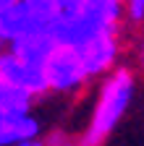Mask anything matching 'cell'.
Here are the masks:
<instances>
[{"instance_id": "obj_1", "label": "cell", "mask_w": 144, "mask_h": 146, "mask_svg": "<svg viewBox=\"0 0 144 146\" xmlns=\"http://www.w3.org/2000/svg\"><path fill=\"white\" fill-rule=\"evenodd\" d=\"M134 94V78L129 70H115L110 78L105 81L102 86V94L94 110V117L89 123V131L84 133L79 146H100L107 133L115 128V123L121 120V115L126 112V107L131 102Z\"/></svg>"}, {"instance_id": "obj_2", "label": "cell", "mask_w": 144, "mask_h": 146, "mask_svg": "<svg viewBox=\"0 0 144 146\" xmlns=\"http://www.w3.org/2000/svg\"><path fill=\"white\" fill-rule=\"evenodd\" d=\"M45 76H47V86L50 89H58V91H66V89H74L79 86L89 73L81 63V55L76 47H68V44H58L52 50V55L45 63Z\"/></svg>"}, {"instance_id": "obj_3", "label": "cell", "mask_w": 144, "mask_h": 146, "mask_svg": "<svg viewBox=\"0 0 144 146\" xmlns=\"http://www.w3.org/2000/svg\"><path fill=\"white\" fill-rule=\"evenodd\" d=\"M0 78L19 86L29 94H42L47 86V76H45V65H34V63H26L21 60L16 52H8V55H0Z\"/></svg>"}, {"instance_id": "obj_4", "label": "cell", "mask_w": 144, "mask_h": 146, "mask_svg": "<svg viewBox=\"0 0 144 146\" xmlns=\"http://www.w3.org/2000/svg\"><path fill=\"white\" fill-rule=\"evenodd\" d=\"M79 55H81V63L86 68V73H102L105 68H110L113 60H115V52H118V44H115V29H107V31H100L94 36H89L84 44L76 47Z\"/></svg>"}, {"instance_id": "obj_5", "label": "cell", "mask_w": 144, "mask_h": 146, "mask_svg": "<svg viewBox=\"0 0 144 146\" xmlns=\"http://www.w3.org/2000/svg\"><path fill=\"white\" fill-rule=\"evenodd\" d=\"M0 29H3L5 39L13 42V39H19V36H24V34L50 29V21L40 18L37 13H31L21 0H16L11 8H5L3 13H0Z\"/></svg>"}, {"instance_id": "obj_6", "label": "cell", "mask_w": 144, "mask_h": 146, "mask_svg": "<svg viewBox=\"0 0 144 146\" xmlns=\"http://www.w3.org/2000/svg\"><path fill=\"white\" fill-rule=\"evenodd\" d=\"M55 47H58V42L52 39L50 29L24 34V36H19V39H13V42H11V52H16L21 60L34 63V65H45Z\"/></svg>"}, {"instance_id": "obj_7", "label": "cell", "mask_w": 144, "mask_h": 146, "mask_svg": "<svg viewBox=\"0 0 144 146\" xmlns=\"http://www.w3.org/2000/svg\"><path fill=\"white\" fill-rule=\"evenodd\" d=\"M37 136V123L26 112H3L0 115V146L8 143H21Z\"/></svg>"}, {"instance_id": "obj_8", "label": "cell", "mask_w": 144, "mask_h": 146, "mask_svg": "<svg viewBox=\"0 0 144 146\" xmlns=\"http://www.w3.org/2000/svg\"><path fill=\"white\" fill-rule=\"evenodd\" d=\"M29 104H31L29 91H24V89H19V86H13V84L0 78V110L3 112H16L19 115V112H26Z\"/></svg>"}, {"instance_id": "obj_9", "label": "cell", "mask_w": 144, "mask_h": 146, "mask_svg": "<svg viewBox=\"0 0 144 146\" xmlns=\"http://www.w3.org/2000/svg\"><path fill=\"white\" fill-rule=\"evenodd\" d=\"M21 3L31 13H37L40 18H45V21H52V18L60 13V0H21Z\"/></svg>"}, {"instance_id": "obj_10", "label": "cell", "mask_w": 144, "mask_h": 146, "mask_svg": "<svg viewBox=\"0 0 144 146\" xmlns=\"http://www.w3.org/2000/svg\"><path fill=\"white\" fill-rule=\"evenodd\" d=\"M129 16L134 21H141L144 18V0H129Z\"/></svg>"}, {"instance_id": "obj_11", "label": "cell", "mask_w": 144, "mask_h": 146, "mask_svg": "<svg viewBox=\"0 0 144 146\" xmlns=\"http://www.w3.org/2000/svg\"><path fill=\"white\" fill-rule=\"evenodd\" d=\"M13 3H16V0H0V13H3V11H5V8H11V5H13Z\"/></svg>"}, {"instance_id": "obj_12", "label": "cell", "mask_w": 144, "mask_h": 146, "mask_svg": "<svg viewBox=\"0 0 144 146\" xmlns=\"http://www.w3.org/2000/svg\"><path fill=\"white\" fill-rule=\"evenodd\" d=\"M16 146H42V143H34V141L29 138V141H21V143H16Z\"/></svg>"}, {"instance_id": "obj_13", "label": "cell", "mask_w": 144, "mask_h": 146, "mask_svg": "<svg viewBox=\"0 0 144 146\" xmlns=\"http://www.w3.org/2000/svg\"><path fill=\"white\" fill-rule=\"evenodd\" d=\"M8 39H5V34H3V29H0V50H3V44H5Z\"/></svg>"}, {"instance_id": "obj_14", "label": "cell", "mask_w": 144, "mask_h": 146, "mask_svg": "<svg viewBox=\"0 0 144 146\" xmlns=\"http://www.w3.org/2000/svg\"><path fill=\"white\" fill-rule=\"evenodd\" d=\"M0 115H3V110H0Z\"/></svg>"}]
</instances>
